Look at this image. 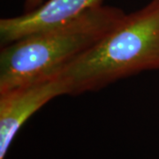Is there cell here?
I'll return each instance as SVG.
<instances>
[{"label": "cell", "mask_w": 159, "mask_h": 159, "mask_svg": "<svg viewBox=\"0 0 159 159\" xmlns=\"http://www.w3.org/2000/svg\"><path fill=\"white\" fill-rule=\"evenodd\" d=\"M67 95L58 74L0 93V159L25 122L53 98Z\"/></svg>", "instance_id": "3"}, {"label": "cell", "mask_w": 159, "mask_h": 159, "mask_svg": "<svg viewBox=\"0 0 159 159\" xmlns=\"http://www.w3.org/2000/svg\"><path fill=\"white\" fill-rule=\"evenodd\" d=\"M159 69V0L131 15L57 74L67 95L104 88L118 80Z\"/></svg>", "instance_id": "1"}, {"label": "cell", "mask_w": 159, "mask_h": 159, "mask_svg": "<svg viewBox=\"0 0 159 159\" xmlns=\"http://www.w3.org/2000/svg\"><path fill=\"white\" fill-rule=\"evenodd\" d=\"M102 0H48L23 15L0 20V41L7 45L27 35L71 22L101 6Z\"/></svg>", "instance_id": "4"}, {"label": "cell", "mask_w": 159, "mask_h": 159, "mask_svg": "<svg viewBox=\"0 0 159 159\" xmlns=\"http://www.w3.org/2000/svg\"><path fill=\"white\" fill-rule=\"evenodd\" d=\"M43 0H26L25 1V10L26 12H29L39 7Z\"/></svg>", "instance_id": "5"}, {"label": "cell", "mask_w": 159, "mask_h": 159, "mask_svg": "<svg viewBox=\"0 0 159 159\" xmlns=\"http://www.w3.org/2000/svg\"><path fill=\"white\" fill-rule=\"evenodd\" d=\"M125 16L119 9L100 6L71 22L5 45L0 53V93L57 74Z\"/></svg>", "instance_id": "2"}]
</instances>
